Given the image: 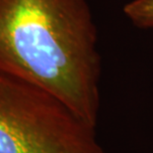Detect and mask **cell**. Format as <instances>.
Here are the masks:
<instances>
[{
  "instance_id": "obj_3",
  "label": "cell",
  "mask_w": 153,
  "mask_h": 153,
  "mask_svg": "<svg viewBox=\"0 0 153 153\" xmlns=\"http://www.w3.org/2000/svg\"><path fill=\"white\" fill-rule=\"evenodd\" d=\"M123 14L138 28H153V0H131L123 6Z\"/></svg>"
},
{
  "instance_id": "obj_2",
  "label": "cell",
  "mask_w": 153,
  "mask_h": 153,
  "mask_svg": "<svg viewBox=\"0 0 153 153\" xmlns=\"http://www.w3.org/2000/svg\"><path fill=\"white\" fill-rule=\"evenodd\" d=\"M95 128L50 93L0 72V153H107Z\"/></svg>"
},
{
  "instance_id": "obj_1",
  "label": "cell",
  "mask_w": 153,
  "mask_h": 153,
  "mask_svg": "<svg viewBox=\"0 0 153 153\" xmlns=\"http://www.w3.org/2000/svg\"><path fill=\"white\" fill-rule=\"evenodd\" d=\"M0 72L45 90L96 127L101 56L87 0H0Z\"/></svg>"
}]
</instances>
